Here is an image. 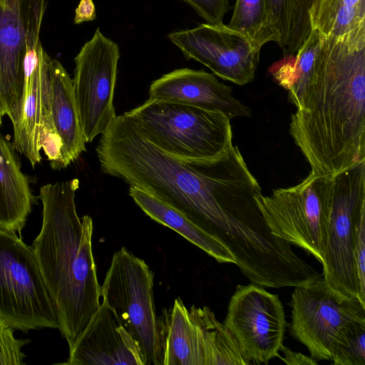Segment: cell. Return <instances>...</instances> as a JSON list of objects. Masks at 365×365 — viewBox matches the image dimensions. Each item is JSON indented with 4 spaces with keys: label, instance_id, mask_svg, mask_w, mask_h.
<instances>
[{
    "label": "cell",
    "instance_id": "cell-6",
    "mask_svg": "<svg viewBox=\"0 0 365 365\" xmlns=\"http://www.w3.org/2000/svg\"><path fill=\"white\" fill-rule=\"evenodd\" d=\"M0 319L24 332L58 327L56 310L32 247L15 232L1 228Z\"/></svg>",
    "mask_w": 365,
    "mask_h": 365
},
{
    "label": "cell",
    "instance_id": "cell-24",
    "mask_svg": "<svg viewBox=\"0 0 365 365\" xmlns=\"http://www.w3.org/2000/svg\"><path fill=\"white\" fill-rule=\"evenodd\" d=\"M227 26L258 50L268 42L276 41L266 0H237Z\"/></svg>",
    "mask_w": 365,
    "mask_h": 365
},
{
    "label": "cell",
    "instance_id": "cell-16",
    "mask_svg": "<svg viewBox=\"0 0 365 365\" xmlns=\"http://www.w3.org/2000/svg\"><path fill=\"white\" fill-rule=\"evenodd\" d=\"M232 87L215 74L188 68L175 69L152 82L148 100L180 103L220 111L230 120L250 117L251 110L232 95Z\"/></svg>",
    "mask_w": 365,
    "mask_h": 365
},
{
    "label": "cell",
    "instance_id": "cell-14",
    "mask_svg": "<svg viewBox=\"0 0 365 365\" xmlns=\"http://www.w3.org/2000/svg\"><path fill=\"white\" fill-rule=\"evenodd\" d=\"M168 37L187 59L201 63L224 80L243 86L255 78L260 50L223 23L201 24Z\"/></svg>",
    "mask_w": 365,
    "mask_h": 365
},
{
    "label": "cell",
    "instance_id": "cell-21",
    "mask_svg": "<svg viewBox=\"0 0 365 365\" xmlns=\"http://www.w3.org/2000/svg\"><path fill=\"white\" fill-rule=\"evenodd\" d=\"M324 36L317 29L311 31L292 56L284 58L269 68L274 81L288 91V97L297 108L317 70L321 58Z\"/></svg>",
    "mask_w": 365,
    "mask_h": 365
},
{
    "label": "cell",
    "instance_id": "cell-5",
    "mask_svg": "<svg viewBox=\"0 0 365 365\" xmlns=\"http://www.w3.org/2000/svg\"><path fill=\"white\" fill-rule=\"evenodd\" d=\"M153 279L154 273L146 262L123 247L113 254L101 297L138 344L145 365H163Z\"/></svg>",
    "mask_w": 365,
    "mask_h": 365
},
{
    "label": "cell",
    "instance_id": "cell-19",
    "mask_svg": "<svg viewBox=\"0 0 365 365\" xmlns=\"http://www.w3.org/2000/svg\"><path fill=\"white\" fill-rule=\"evenodd\" d=\"M129 195L152 220L177 232L218 262L235 264V258L220 240L177 208L134 186L130 185Z\"/></svg>",
    "mask_w": 365,
    "mask_h": 365
},
{
    "label": "cell",
    "instance_id": "cell-31",
    "mask_svg": "<svg viewBox=\"0 0 365 365\" xmlns=\"http://www.w3.org/2000/svg\"><path fill=\"white\" fill-rule=\"evenodd\" d=\"M96 18V6L93 1L80 0L75 10L74 24H80L85 21H93Z\"/></svg>",
    "mask_w": 365,
    "mask_h": 365
},
{
    "label": "cell",
    "instance_id": "cell-11",
    "mask_svg": "<svg viewBox=\"0 0 365 365\" xmlns=\"http://www.w3.org/2000/svg\"><path fill=\"white\" fill-rule=\"evenodd\" d=\"M51 58L41 46L27 51L24 93L11 120L12 145L33 168L41 160V149L51 165L58 160L61 153V143L53 128L51 112Z\"/></svg>",
    "mask_w": 365,
    "mask_h": 365
},
{
    "label": "cell",
    "instance_id": "cell-17",
    "mask_svg": "<svg viewBox=\"0 0 365 365\" xmlns=\"http://www.w3.org/2000/svg\"><path fill=\"white\" fill-rule=\"evenodd\" d=\"M51 112L53 128L61 143L60 157L51 165L54 170L66 168L86 151L74 96L73 81L56 59L50 61Z\"/></svg>",
    "mask_w": 365,
    "mask_h": 365
},
{
    "label": "cell",
    "instance_id": "cell-25",
    "mask_svg": "<svg viewBox=\"0 0 365 365\" xmlns=\"http://www.w3.org/2000/svg\"><path fill=\"white\" fill-rule=\"evenodd\" d=\"M331 361L335 365H365V321L345 329L334 346Z\"/></svg>",
    "mask_w": 365,
    "mask_h": 365
},
{
    "label": "cell",
    "instance_id": "cell-18",
    "mask_svg": "<svg viewBox=\"0 0 365 365\" xmlns=\"http://www.w3.org/2000/svg\"><path fill=\"white\" fill-rule=\"evenodd\" d=\"M15 151L0 133V228L21 234L36 200Z\"/></svg>",
    "mask_w": 365,
    "mask_h": 365
},
{
    "label": "cell",
    "instance_id": "cell-20",
    "mask_svg": "<svg viewBox=\"0 0 365 365\" xmlns=\"http://www.w3.org/2000/svg\"><path fill=\"white\" fill-rule=\"evenodd\" d=\"M159 319L163 365H204L200 331L181 298Z\"/></svg>",
    "mask_w": 365,
    "mask_h": 365
},
{
    "label": "cell",
    "instance_id": "cell-23",
    "mask_svg": "<svg viewBox=\"0 0 365 365\" xmlns=\"http://www.w3.org/2000/svg\"><path fill=\"white\" fill-rule=\"evenodd\" d=\"M308 15L311 29L342 36L365 24V0H314Z\"/></svg>",
    "mask_w": 365,
    "mask_h": 365
},
{
    "label": "cell",
    "instance_id": "cell-27",
    "mask_svg": "<svg viewBox=\"0 0 365 365\" xmlns=\"http://www.w3.org/2000/svg\"><path fill=\"white\" fill-rule=\"evenodd\" d=\"M29 341L16 339L14 329L0 319V365L23 364L26 356L21 349Z\"/></svg>",
    "mask_w": 365,
    "mask_h": 365
},
{
    "label": "cell",
    "instance_id": "cell-1",
    "mask_svg": "<svg viewBox=\"0 0 365 365\" xmlns=\"http://www.w3.org/2000/svg\"><path fill=\"white\" fill-rule=\"evenodd\" d=\"M96 150L103 173L177 208L233 255L255 246L265 231L256 201L262 189L237 146L213 160L181 162L148 140L124 113L101 134Z\"/></svg>",
    "mask_w": 365,
    "mask_h": 365
},
{
    "label": "cell",
    "instance_id": "cell-30",
    "mask_svg": "<svg viewBox=\"0 0 365 365\" xmlns=\"http://www.w3.org/2000/svg\"><path fill=\"white\" fill-rule=\"evenodd\" d=\"M279 351L284 354L280 359L288 365H317V361L311 356H306L300 352H296L282 344Z\"/></svg>",
    "mask_w": 365,
    "mask_h": 365
},
{
    "label": "cell",
    "instance_id": "cell-13",
    "mask_svg": "<svg viewBox=\"0 0 365 365\" xmlns=\"http://www.w3.org/2000/svg\"><path fill=\"white\" fill-rule=\"evenodd\" d=\"M46 0H0V118L13 120L25 83L28 51L41 44Z\"/></svg>",
    "mask_w": 365,
    "mask_h": 365
},
{
    "label": "cell",
    "instance_id": "cell-12",
    "mask_svg": "<svg viewBox=\"0 0 365 365\" xmlns=\"http://www.w3.org/2000/svg\"><path fill=\"white\" fill-rule=\"evenodd\" d=\"M223 324L252 364H267L280 356L287 322L277 294L253 283L237 285Z\"/></svg>",
    "mask_w": 365,
    "mask_h": 365
},
{
    "label": "cell",
    "instance_id": "cell-9",
    "mask_svg": "<svg viewBox=\"0 0 365 365\" xmlns=\"http://www.w3.org/2000/svg\"><path fill=\"white\" fill-rule=\"evenodd\" d=\"M289 306V334L317 361H331L334 346L345 329L365 321V305L359 299L333 289L323 277L294 287Z\"/></svg>",
    "mask_w": 365,
    "mask_h": 365
},
{
    "label": "cell",
    "instance_id": "cell-32",
    "mask_svg": "<svg viewBox=\"0 0 365 365\" xmlns=\"http://www.w3.org/2000/svg\"><path fill=\"white\" fill-rule=\"evenodd\" d=\"M1 119L0 118V126H1Z\"/></svg>",
    "mask_w": 365,
    "mask_h": 365
},
{
    "label": "cell",
    "instance_id": "cell-22",
    "mask_svg": "<svg viewBox=\"0 0 365 365\" xmlns=\"http://www.w3.org/2000/svg\"><path fill=\"white\" fill-rule=\"evenodd\" d=\"M199 327L204 365H251L237 341L207 307L192 305L189 309Z\"/></svg>",
    "mask_w": 365,
    "mask_h": 365
},
{
    "label": "cell",
    "instance_id": "cell-7",
    "mask_svg": "<svg viewBox=\"0 0 365 365\" xmlns=\"http://www.w3.org/2000/svg\"><path fill=\"white\" fill-rule=\"evenodd\" d=\"M333 175L310 172L300 183L256 197L271 232L322 262Z\"/></svg>",
    "mask_w": 365,
    "mask_h": 365
},
{
    "label": "cell",
    "instance_id": "cell-8",
    "mask_svg": "<svg viewBox=\"0 0 365 365\" xmlns=\"http://www.w3.org/2000/svg\"><path fill=\"white\" fill-rule=\"evenodd\" d=\"M364 217L365 161L333 175L322 262L328 284L359 300L354 250L356 231Z\"/></svg>",
    "mask_w": 365,
    "mask_h": 365
},
{
    "label": "cell",
    "instance_id": "cell-10",
    "mask_svg": "<svg viewBox=\"0 0 365 365\" xmlns=\"http://www.w3.org/2000/svg\"><path fill=\"white\" fill-rule=\"evenodd\" d=\"M119 47L96 29L76 56L73 88L86 143L109 126L116 116L113 106Z\"/></svg>",
    "mask_w": 365,
    "mask_h": 365
},
{
    "label": "cell",
    "instance_id": "cell-4",
    "mask_svg": "<svg viewBox=\"0 0 365 365\" xmlns=\"http://www.w3.org/2000/svg\"><path fill=\"white\" fill-rule=\"evenodd\" d=\"M125 113L148 140L181 162L213 160L232 145L230 120L220 111L148 99Z\"/></svg>",
    "mask_w": 365,
    "mask_h": 365
},
{
    "label": "cell",
    "instance_id": "cell-15",
    "mask_svg": "<svg viewBox=\"0 0 365 365\" xmlns=\"http://www.w3.org/2000/svg\"><path fill=\"white\" fill-rule=\"evenodd\" d=\"M68 365H145L140 349L104 302L69 346Z\"/></svg>",
    "mask_w": 365,
    "mask_h": 365
},
{
    "label": "cell",
    "instance_id": "cell-3",
    "mask_svg": "<svg viewBox=\"0 0 365 365\" xmlns=\"http://www.w3.org/2000/svg\"><path fill=\"white\" fill-rule=\"evenodd\" d=\"M79 180L40 188L43 222L31 246L53 302L61 335L71 346L100 306L101 285L92 250L93 222L78 216Z\"/></svg>",
    "mask_w": 365,
    "mask_h": 365
},
{
    "label": "cell",
    "instance_id": "cell-26",
    "mask_svg": "<svg viewBox=\"0 0 365 365\" xmlns=\"http://www.w3.org/2000/svg\"><path fill=\"white\" fill-rule=\"evenodd\" d=\"M276 43L286 51L295 0H266Z\"/></svg>",
    "mask_w": 365,
    "mask_h": 365
},
{
    "label": "cell",
    "instance_id": "cell-28",
    "mask_svg": "<svg viewBox=\"0 0 365 365\" xmlns=\"http://www.w3.org/2000/svg\"><path fill=\"white\" fill-rule=\"evenodd\" d=\"M190 6L206 23L220 24L230 9V0H181Z\"/></svg>",
    "mask_w": 365,
    "mask_h": 365
},
{
    "label": "cell",
    "instance_id": "cell-29",
    "mask_svg": "<svg viewBox=\"0 0 365 365\" xmlns=\"http://www.w3.org/2000/svg\"><path fill=\"white\" fill-rule=\"evenodd\" d=\"M354 252L360 300L365 305V217L361 220L356 231Z\"/></svg>",
    "mask_w": 365,
    "mask_h": 365
},
{
    "label": "cell",
    "instance_id": "cell-2",
    "mask_svg": "<svg viewBox=\"0 0 365 365\" xmlns=\"http://www.w3.org/2000/svg\"><path fill=\"white\" fill-rule=\"evenodd\" d=\"M289 133L312 173L335 175L365 161V24L324 36Z\"/></svg>",
    "mask_w": 365,
    "mask_h": 365
}]
</instances>
